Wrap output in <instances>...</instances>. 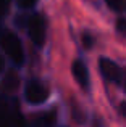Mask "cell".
Instances as JSON below:
<instances>
[{
  "label": "cell",
  "mask_w": 126,
  "mask_h": 127,
  "mask_svg": "<svg viewBox=\"0 0 126 127\" xmlns=\"http://www.w3.org/2000/svg\"><path fill=\"white\" fill-rule=\"evenodd\" d=\"M0 127H26L16 103L3 96H0Z\"/></svg>",
  "instance_id": "obj_1"
},
{
  "label": "cell",
  "mask_w": 126,
  "mask_h": 127,
  "mask_svg": "<svg viewBox=\"0 0 126 127\" xmlns=\"http://www.w3.org/2000/svg\"><path fill=\"white\" fill-rule=\"evenodd\" d=\"M0 47L6 53V56L11 60L13 64L21 66L24 63V50H23L21 40H19V37L16 34H13V32H3L0 35Z\"/></svg>",
  "instance_id": "obj_2"
},
{
  "label": "cell",
  "mask_w": 126,
  "mask_h": 127,
  "mask_svg": "<svg viewBox=\"0 0 126 127\" xmlns=\"http://www.w3.org/2000/svg\"><path fill=\"white\" fill-rule=\"evenodd\" d=\"M28 32L34 45L41 47L45 42V32H47V23L42 15H32L28 21Z\"/></svg>",
  "instance_id": "obj_3"
},
{
  "label": "cell",
  "mask_w": 126,
  "mask_h": 127,
  "mask_svg": "<svg viewBox=\"0 0 126 127\" xmlns=\"http://www.w3.org/2000/svg\"><path fill=\"white\" fill-rule=\"evenodd\" d=\"M24 96L29 103L32 105H41L49 98V90L47 87L42 84L37 79H32L26 84V90H24Z\"/></svg>",
  "instance_id": "obj_4"
},
{
  "label": "cell",
  "mask_w": 126,
  "mask_h": 127,
  "mask_svg": "<svg viewBox=\"0 0 126 127\" xmlns=\"http://www.w3.org/2000/svg\"><path fill=\"white\" fill-rule=\"evenodd\" d=\"M99 69H100V74L110 82L121 84L123 79H125L121 68L115 61H112V60H108V58H100L99 60Z\"/></svg>",
  "instance_id": "obj_5"
},
{
  "label": "cell",
  "mask_w": 126,
  "mask_h": 127,
  "mask_svg": "<svg viewBox=\"0 0 126 127\" xmlns=\"http://www.w3.org/2000/svg\"><path fill=\"white\" fill-rule=\"evenodd\" d=\"M73 76H74L76 82L82 87V89H89V71L87 66L81 61V60H76L73 63Z\"/></svg>",
  "instance_id": "obj_6"
},
{
  "label": "cell",
  "mask_w": 126,
  "mask_h": 127,
  "mask_svg": "<svg viewBox=\"0 0 126 127\" xmlns=\"http://www.w3.org/2000/svg\"><path fill=\"white\" fill-rule=\"evenodd\" d=\"M18 76L15 72H8L5 77L0 82V90H5V92H13V90L18 87Z\"/></svg>",
  "instance_id": "obj_7"
},
{
  "label": "cell",
  "mask_w": 126,
  "mask_h": 127,
  "mask_svg": "<svg viewBox=\"0 0 126 127\" xmlns=\"http://www.w3.org/2000/svg\"><path fill=\"white\" fill-rule=\"evenodd\" d=\"M105 2H107V5L110 6L112 10H115V11H123L126 8L125 0H105Z\"/></svg>",
  "instance_id": "obj_8"
},
{
  "label": "cell",
  "mask_w": 126,
  "mask_h": 127,
  "mask_svg": "<svg viewBox=\"0 0 126 127\" xmlns=\"http://www.w3.org/2000/svg\"><path fill=\"white\" fill-rule=\"evenodd\" d=\"M117 29H118V32H120V34H123L125 37H126V19L125 18H120L117 21Z\"/></svg>",
  "instance_id": "obj_9"
},
{
  "label": "cell",
  "mask_w": 126,
  "mask_h": 127,
  "mask_svg": "<svg viewBox=\"0 0 126 127\" xmlns=\"http://www.w3.org/2000/svg\"><path fill=\"white\" fill-rule=\"evenodd\" d=\"M16 2H18V5L21 8H32L37 3V0H16Z\"/></svg>",
  "instance_id": "obj_10"
},
{
  "label": "cell",
  "mask_w": 126,
  "mask_h": 127,
  "mask_svg": "<svg viewBox=\"0 0 126 127\" xmlns=\"http://www.w3.org/2000/svg\"><path fill=\"white\" fill-rule=\"evenodd\" d=\"M82 43H84L86 48H91L92 45H94V39H92L91 34H84L82 35Z\"/></svg>",
  "instance_id": "obj_11"
},
{
  "label": "cell",
  "mask_w": 126,
  "mask_h": 127,
  "mask_svg": "<svg viewBox=\"0 0 126 127\" xmlns=\"http://www.w3.org/2000/svg\"><path fill=\"white\" fill-rule=\"evenodd\" d=\"M8 5H10V0H0V18H2V16L6 13Z\"/></svg>",
  "instance_id": "obj_12"
},
{
  "label": "cell",
  "mask_w": 126,
  "mask_h": 127,
  "mask_svg": "<svg viewBox=\"0 0 126 127\" xmlns=\"http://www.w3.org/2000/svg\"><path fill=\"white\" fill-rule=\"evenodd\" d=\"M120 111H121V114L126 118V103H121V106H120Z\"/></svg>",
  "instance_id": "obj_13"
},
{
  "label": "cell",
  "mask_w": 126,
  "mask_h": 127,
  "mask_svg": "<svg viewBox=\"0 0 126 127\" xmlns=\"http://www.w3.org/2000/svg\"><path fill=\"white\" fill-rule=\"evenodd\" d=\"M3 69V60H2V56H0V71Z\"/></svg>",
  "instance_id": "obj_14"
},
{
  "label": "cell",
  "mask_w": 126,
  "mask_h": 127,
  "mask_svg": "<svg viewBox=\"0 0 126 127\" xmlns=\"http://www.w3.org/2000/svg\"><path fill=\"white\" fill-rule=\"evenodd\" d=\"M123 84H125V90H126V77L123 79Z\"/></svg>",
  "instance_id": "obj_15"
}]
</instances>
